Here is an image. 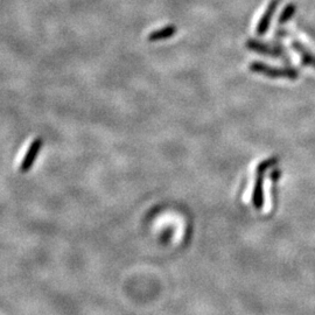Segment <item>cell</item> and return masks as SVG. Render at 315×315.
Here are the masks:
<instances>
[{
  "label": "cell",
  "mask_w": 315,
  "mask_h": 315,
  "mask_svg": "<svg viewBox=\"0 0 315 315\" xmlns=\"http://www.w3.org/2000/svg\"><path fill=\"white\" fill-rule=\"evenodd\" d=\"M246 48L252 51H256V53L262 54V55L265 56H272V57H282V59L285 60V62L291 63V57L287 56L286 51L282 46H276V45H268L264 44V42H260L258 40L254 39H249L246 41Z\"/></svg>",
  "instance_id": "2"
},
{
  "label": "cell",
  "mask_w": 315,
  "mask_h": 315,
  "mask_svg": "<svg viewBox=\"0 0 315 315\" xmlns=\"http://www.w3.org/2000/svg\"><path fill=\"white\" fill-rule=\"evenodd\" d=\"M278 1H279V0H271V1L268 2V7H266L264 14H263L262 18L259 19L258 24H257V27H256V33L258 34L259 36L265 35L268 27H270L272 18H273L274 13H276Z\"/></svg>",
  "instance_id": "3"
},
{
  "label": "cell",
  "mask_w": 315,
  "mask_h": 315,
  "mask_svg": "<svg viewBox=\"0 0 315 315\" xmlns=\"http://www.w3.org/2000/svg\"><path fill=\"white\" fill-rule=\"evenodd\" d=\"M292 47L301 57V62L303 65H308V67H312L315 69V55H313L301 42L297 41V40H292Z\"/></svg>",
  "instance_id": "5"
},
{
  "label": "cell",
  "mask_w": 315,
  "mask_h": 315,
  "mask_svg": "<svg viewBox=\"0 0 315 315\" xmlns=\"http://www.w3.org/2000/svg\"><path fill=\"white\" fill-rule=\"evenodd\" d=\"M296 12H297V6L293 4V2L286 5V6L284 7V10L282 11V13H280L279 18H278V24L285 25L286 22H288L292 18H293Z\"/></svg>",
  "instance_id": "8"
},
{
  "label": "cell",
  "mask_w": 315,
  "mask_h": 315,
  "mask_svg": "<svg viewBox=\"0 0 315 315\" xmlns=\"http://www.w3.org/2000/svg\"><path fill=\"white\" fill-rule=\"evenodd\" d=\"M284 36H287V31L285 30H280V32L277 31L276 38H284Z\"/></svg>",
  "instance_id": "9"
},
{
  "label": "cell",
  "mask_w": 315,
  "mask_h": 315,
  "mask_svg": "<svg viewBox=\"0 0 315 315\" xmlns=\"http://www.w3.org/2000/svg\"><path fill=\"white\" fill-rule=\"evenodd\" d=\"M249 69L252 73L260 74V75L270 77V79H287L294 81V79H297L300 76L299 71L293 67H273V65H268L266 63L258 61L251 62L249 64Z\"/></svg>",
  "instance_id": "1"
},
{
  "label": "cell",
  "mask_w": 315,
  "mask_h": 315,
  "mask_svg": "<svg viewBox=\"0 0 315 315\" xmlns=\"http://www.w3.org/2000/svg\"><path fill=\"white\" fill-rule=\"evenodd\" d=\"M42 147V139L36 138L32 142L30 148H28L27 152H26L24 159H22L21 166H20V170L21 172H28L33 166L34 161H35L36 157H38L40 150Z\"/></svg>",
  "instance_id": "4"
},
{
  "label": "cell",
  "mask_w": 315,
  "mask_h": 315,
  "mask_svg": "<svg viewBox=\"0 0 315 315\" xmlns=\"http://www.w3.org/2000/svg\"><path fill=\"white\" fill-rule=\"evenodd\" d=\"M264 171H257V179L256 185L253 189V197H252V202L257 209L262 208L264 205V196H263V182H264Z\"/></svg>",
  "instance_id": "7"
},
{
  "label": "cell",
  "mask_w": 315,
  "mask_h": 315,
  "mask_svg": "<svg viewBox=\"0 0 315 315\" xmlns=\"http://www.w3.org/2000/svg\"><path fill=\"white\" fill-rule=\"evenodd\" d=\"M176 33V27L173 25H167L165 27L159 28V30H156L153 32H151L148 34L147 40L150 42H158V41H162V40H167L171 39L172 36H174V34Z\"/></svg>",
  "instance_id": "6"
}]
</instances>
